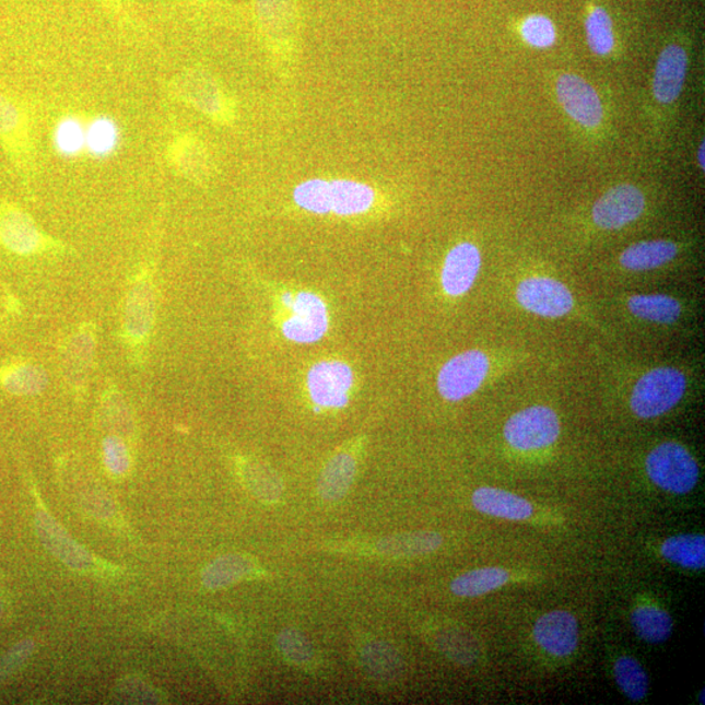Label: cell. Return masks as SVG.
<instances>
[{"mask_svg": "<svg viewBox=\"0 0 705 705\" xmlns=\"http://www.w3.org/2000/svg\"><path fill=\"white\" fill-rule=\"evenodd\" d=\"M646 468L650 481L671 494H689L700 482L701 470L694 456L677 442H665L654 448Z\"/></svg>", "mask_w": 705, "mask_h": 705, "instance_id": "cell-4", "label": "cell"}, {"mask_svg": "<svg viewBox=\"0 0 705 705\" xmlns=\"http://www.w3.org/2000/svg\"><path fill=\"white\" fill-rule=\"evenodd\" d=\"M627 307L636 318L657 325H673L682 315L681 302L667 294H636Z\"/></svg>", "mask_w": 705, "mask_h": 705, "instance_id": "cell-21", "label": "cell"}, {"mask_svg": "<svg viewBox=\"0 0 705 705\" xmlns=\"http://www.w3.org/2000/svg\"><path fill=\"white\" fill-rule=\"evenodd\" d=\"M252 563L246 556L224 555L204 569L203 584L210 589H221L238 583L251 573Z\"/></svg>", "mask_w": 705, "mask_h": 705, "instance_id": "cell-28", "label": "cell"}, {"mask_svg": "<svg viewBox=\"0 0 705 705\" xmlns=\"http://www.w3.org/2000/svg\"><path fill=\"white\" fill-rule=\"evenodd\" d=\"M154 320V293L148 281L133 285L125 308V328L133 340H144L150 334Z\"/></svg>", "mask_w": 705, "mask_h": 705, "instance_id": "cell-19", "label": "cell"}, {"mask_svg": "<svg viewBox=\"0 0 705 705\" xmlns=\"http://www.w3.org/2000/svg\"><path fill=\"white\" fill-rule=\"evenodd\" d=\"M32 642L20 643L17 647L10 650L2 661H0V678L10 674L20 663L24 662L32 654Z\"/></svg>", "mask_w": 705, "mask_h": 705, "instance_id": "cell-39", "label": "cell"}, {"mask_svg": "<svg viewBox=\"0 0 705 705\" xmlns=\"http://www.w3.org/2000/svg\"><path fill=\"white\" fill-rule=\"evenodd\" d=\"M586 31L590 50L597 56H608L614 49L613 22H611L609 13L601 7H595L589 12Z\"/></svg>", "mask_w": 705, "mask_h": 705, "instance_id": "cell-31", "label": "cell"}, {"mask_svg": "<svg viewBox=\"0 0 705 705\" xmlns=\"http://www.w3.org/2000/svg\"><path fill=\"white\" fill-rule=\"evenodd\" d=\"M561 434V422L554 409L534 406L522 409L503 428L508 445L519 451H537L554 445Z\"/></svg>", "mask_w": 705, "mask_h": 705, "instance_id": "cell-5", "label": "cell"}, {"mask_svg": "<svg viewBox=\"0 0 705 705\" xmlns=\"http://www.w3.org/2000/svg\"><path fill=\"white\" fill-rule=\"evenodd\" d=\"M294 200L302 210L308 212H332L331 183L321 179L307 180L295 188Z\"/></svg>", "mask_w": 705, "mask_h": 705, "instance_id": "cell-32", "label": "cell"}, {"mask_svg": "<svg viewBox=\"0 0 705 705\" xmlns=\"http://www.w3.org/2000/svg\"><path fill=\"white\" fill-rule=\"evenodd\" d=\"M508 580V571L501 567L477 568L456 577L451 590L459 597H480L505 586Z\"/></svg>", "mask_w": 705, "mask_h": 705, "instance_id": "cell-25", "label": "cell"}, {"mask_svg": "<svg viewBox=\"0 0 705 705\" xmlns=\"http://www.w3.org/2000/svg\"><path fill=\"white\" fill-rule=\"evenodd\" d=\"M700 703H701L702 705L705 703V702H704V690H702V691H701V695H700Z\"/></svg>", "mask_w": 705, "mask_h": 705, "instance_id": "cell-42", "label": "cell"}, {"mask_svg": "<svg viewBox=\"0 0 705 705\" xmlns=\"http://www.w3.org/2000/svg\"><path fill=\"white\" fill-rule=\"evenodd\" d=\"M332 212L339 216H353L371 210L375 192L371 186L340 179L331 183Z\"/></svg>", "mask_w": 705, "mask_h": 705, "instance_id": "cell-23", "label": "cell"}, {"mask_svg": "<svg viewBox=\"0 0 705 705\" xmlns=\"http://www.w3.org/2000/svg\"><path fill=\"white\" fill-rule=\"evenodd\" d=\"M0 383L10 393L31 396L44 391L49 385V375L42 367L19 364L4 368L0 373Z\"/></svg>", "mask_w": 705, "mask_h": 705, "instance_id": "cell-27", "label": "cell"}, {"mask_svg": "<svg viewBox=\"0 0 705 705\" xmlns=\"http://www.w3.org/2000/svg\"><path fill=\"white\" fill-rule=\"evenodd\" d=\"M35 114L22 99L0 92V146L25 180L37 171Z\"/></svg>", "mask_w": 705, "mask_h": 705, "instance_id": "cell-1", "label": "cell"}, {"mask_svg": "<svg viewBox=\"0 0 705 705\" xmlns=\"http://www.w3.org/2000/svg\"><path fill=\"white\" fill-rule=\"evenodd\" d=\"M556 97L564 111L586 129H596L603 119V106L592 85L574 73H564L556 82Z\"/></svg>", "mask_w": 705, "mask_h": 705, "instance_id": "cell-12", "label": "cell"}, {"mask_svg": "<svg viewBox=\"0 0 705 705\" xmlns=\"http://www.w3.org/2000/svg\"><path fill=\"white\" fill-rule=\"evenodd\" d=\"M521 36L528 45L537 49H549L556 42L554 23L543 15H532L524 20Z\"/></svg>", "mask_w": 705, "mask_h": 705, "instance_id": "cell-33", "label": "cell"}, {"mask_svg": "<svg viewBox=\"0 0 705 705\" xmlns=\"http://www.w3.org/2000/svg\"><path fill=\"white\" fill-rule=\"evenodd\" d=\"M36 526L39 539L60 562L73 569H86L92 566V555L73 541L49 514L39 512Z\"/></svg>", "mask_w": 705, "mask_h": 705, "instance_id": "cell-17", "label": "cell"}, {"mask_svg": "<svg viewBox=\"0 0 705 705\" xmlns=\"http://www.w3.org/2000/svg\"><path fill=\"white\" fill-rule=\"evenodd\" d=\"M167 165L180 177L203 183L211 173V154L207 145L190 132L176 133L166 145Z\"/></svg>", "mask_w": 705, "mask_h": 705, "instance_id": "cell-13", "label": "cell"}, {"mask_svg": "<svg viewBox=\"0 0 705 705\" xmlns=\"http://www.w3.org/2000/svg\"><path fill=\"white\" fill-rule=\"evenodd\" d=\"M54 140L59 152L71 156L86 146V129L77 118H67L57 127Z\"/></svg>", "mask_w": 705, "mask_h": 705, "instance_id": "cell-35", "label": "cell"}, {"mask_svg": "<svg viewBox=\"0 0 705 705\" xmlns=\"http://www.w3.org/2000/svg\"><path fill=\"white\" fill-rule=\"evenodd\" d=\"M93 348L94 340L91 332L79 333L71 340L67 352V367H69V374L77 380L89 371Z\"/></svg>", "mask_w": 705, "mask_h": 705, "instance_id": "cell-34", "label": "cell"}, {"mask_svg": "<svg viewBox=\"0 0 705 705\" xmlns=\"http://www.w3.org/2000/svg\"><path fill=\"white\" fill-rule=\"evenodd\" d=\"M166 91L173 99L192 107L213 122L226 125L234 118L233 101L210 72L184 70L171 80Z\"/></svg>", "mask_w": 705, "mask_h": 705, "instance_id": "cell-2", "label": "cell"}, {"mask_svg": "<svg viewBox=\"0 0 705 705\" xmlns=\"http://www.w3.org/2000/svg\"><path fill=\"white\" fill-rule=\"evenodd\" d=\"M646 210V197L634 185H620L596 201L592 208L594 223L603 231H618L634 223Z\"/></svg>", "mask_w": 705, "mask_h": 705, "instance_id": "cell-11", "label": "cell"}, {"mask_svg": "<svg viewBox=\"0 0 705 705\" xmlns=\"http://www.w3.org/2000/svg\"><path fill=\"white\" fill-rule=\"evenodd\" d=\"M472 503L477 512L500 519L521 521L533 515V506L527 500L496 487L477 489Z\"/></svg>", "mask_w": 705, "mask_h": 705, "instance_id": "cell-18", "label": "cell"}, {"mask_svg": "<svg viewBox=\"0 0 705 705\" xmlns=\"http://www.w3.org/2000/svg\"><path fill=\"white\" fill-rule=\"evenodd\" d=\"M618 686L630 701L641 702L648 695L649 681L646 670L634 657L623 656L614 663Z\"/></svg>", "mask_w": 705, "mask_h": 705, "instance_id": "cell-30", "label": "cell"}, {"mask_svg": "<svg viewBox=\"0 0 705 705\" xmlns=\"http://www.w3.org/2000/svg\"><path fill=\"white\" fill-rule=\"evenodd\" d=\"M678 246L671 240H643L630 246L620 258V263L628 271L642 272L656 270L673 260Z\"/></svg>", "mask_w": 705, "mask_h": 705, "instance_id": "cell-20", "label": "cell"}, {"mask_svg": "<svg viewBox=\"0 0 705 705\" xmlns=\"http://www.w3.org/2000/svg\"><path fill=\"white\" fill-rule=\"evenodd\" d=\"M97 2L104 7L106 11H109L111 15L124 19L126 13V0H97Z\"/></svg>", "mask_w": 705, "mask_h": 705, "instance_id": "cell-40", "label": "cell"}, {"mask_svg": "<svg viewBox=\"0 0 705 705\" xmlns=\"http://www.w3.org/2000/svg\"><path fill=\"white\" fill-rule=\"evenodd\" d=\"M482 258L477 246L462 242L447 254L442 270V286L451 297H460L472 289L481 271Z\"/></svg>", "mask_w": 705, "mask_h": 705, "instance_id": "cell-15", "label": "cell"}, {"mask_svg": "<svg viewBox=\"0 0 705 705\" xmlns=\"http://www.w3.org/2000/svg\"><path fill=\"white\" fill-rule=\"evenodd\" d=\"M117 143V131L109 120H93L86 127V146L94 154L109 153Z\"/></svg>", "mask_w": 705, "mask_h": 705, "instance_id": "cell-37", "label": "cell"}, {"mask_svg": "<svg viewBox=\"0 0 705 705\" xmlns=\"http://www.w3.org/2000/svg\"><path fill=\"white\" fill-rule=\"evenodd\" d=\"M355 475V460L352 455L339 454L329 460L319 481V494L328 502H338L351 489Z\"/></svg>", "mask_w": 705, "mask_h": 705, "instance_id": "cell-22", "label": "cell"}, {"mask_svg": "<svg viewBox=\"0 0 705 705\" xmlns=\"http://www.w3.org/2000/svg\"><path fill=\"white\" fill-rule=\"evenodd\" d=\"M516 299L529 313L541 318L556 319L573 312L574 297L561 281L550 278H528L516 289Z\"/></svg>", "mask_w": 705, "mask_h": 705, "instance_id": "cell-10", "label": "cell"}, {"mask_svg": "<svg viewBox=\"0 0 705 705\" xmlns=\"http://www.w3.org/2000/svg\"><path fill=\"white\" fill-rule=\"evenodd\" d=\"M688 379L675 367H656L642 376L631 393L630 407L636 418L650 420L668 413L686 392Z\"/></svg>", "mask_w": 705, "mask_h": 705, "instance_id": "cell-3", "label": "cell"}, {"mask_svg": "<svg viewBox=\"0 0 705 705\" xmlns=\"http://www.w3.org/2000/svg\"><path fill=\"white\" fill-rule=\"evenodd\" d=\"M282 304L291 310L281 331L297 344H314L325 338L329 327L328 308L319 295L312 292L282 294Z\"/></svg>", "mask_w": 705, "mask_h": 705, "instance_id": "cell-6", "label": "cell"}, {"mask_svg": "<svg viewBox=\"0 0 705 705\" xmlns=\"http://www.w3.org/2000/svg\"><path fill=\"white\" fill-rule=\"evenodd\" d=\"M689 57L680 45H669L657 59L654 77V96L663 105L673 104L680 97L686 80Z\"/></svg>", "mask_w": 705, "mask_h": 705, "instance_id": "cell-16", "label": "cell"}, {"mask_svg": "<svg viewBox=\"0 0 705 705\" xmlns=\"http://www.w3.org/2000/svg\"><path fill=\"white\" fill-rule=\"evenodd\" d=\"M631 624L636 636L650 644L667 642L673 633V620L668 611L658 607L636 608L631 615Z\"/></svg>", "mask_w": 705, "mask_h": 705, "instance_id": "cell-26", "label": "cell"}, {"mask_svg": "<svg viewBox=\"0 0 705 705\" xmlns=\"http://www.w3.org/2000/svg\"><path fill=\"white\" fill-rule=\"evenodd\" d=\"M281 653L294 663L305 665L313 660V647L306 637L294 630H285L279 636Z\"/></svg>", "mask_w": 705, "mask_h": 705, "instance_id": "cell-36", "label": "cell"}, {"mask_svg": "<svg viewBox=\"0 0 705 705\" xmlns=\"http://www.w3.org/2000/svg\"><path fill=\"white\" fill-rule=\"evenodd\" d=\"M665 560L677 566L700 571L705 567V537L703 534H678L669 537L661 547Z\"/></svg>", "mask_w": 705, "mask_h": 705, "instance_id": "cell-24", "label": "cell"}, {"mask_svg": "<svg viewBox=\"0 0 705 705\" xmlns=\"http://www.w3.org/2000/svg\"><path fill=\"white\" fill-rule=\"evenodd\" d=\"M104 460L113 474L122 475L130 468V456L125 443L117 436L104 440Z\"/></svg>", "mask_w": 705, "mask_h": 705, "instance_id": "cell-38", "label": "cell"}, {"mask_svg": "<svg viewBox=\"0 0 705 705\" xmlns=\"http://www.w3.org/2000/svg\"><path fill=\"white\" fill-rule=\"evenodd\" d=\"M490 372V360L481 351H468L447 361L438 374V391L447 401H461L479 391Z\"/></svg>", "mask_w": 705, "mask_h": 705, "instance_id": "cell-7", "label": "cell"}, {"mask_svg": "<svg viewBox=\"0 0 705 705\" xmlns=\"http://www.w3.org/2000/svg\"><path fill=\"white\" fill-rule=\"evenodd\" d=\"M353 385V371L341 361L319 362L307 374V388L315 412L346 407Z\"/></svg>", "mask_w": 705, "mask_h": 705, "instance_id": "cell-9", "label": "cell"}, {"mask_svg": "<svg viewBox=\"0 0 705 705\" xmlns=\"http://www.w3.org/2000/svg\"><path fill=\"white\" fill-rule=\"evenodd\" d=\"M704 150H705V144L702 143L700 146V152H697V163H700L702 171H704V152H705Z\"/></svg>", "mask_w": 705, "mask_h": 705, "instance_id": "cell-41", "label": "cell"}, {"mask_svg": "<svg viewBox=\"0 0 705 705\" xmlns=\"http://www.w3.org/2000/svg\"><path fill=\"white\" fill-rule=\"evenodd\" d=\"M439 534L430 532L395 534L378 542L379 553L389 556H411L434 552L440 547Z\"/></svg>", "mask_w": 705, "mask_h": 705, "instance_id": "cell-29", "label": "cell"}, {"mask_svg": "<svg viewBox=\"0 0 705 705\" xmlns=\"http://www.w3.org/2000/svg\"><path fill=\"white\" fill-rule=\"evenodd\" d=\"M0 245L7 250L28 257L50 250L57 242L46 235L28 212L16 204H0Z\"/></svg>", "mask_w": 705, "mask_h": 705, "instance_id": "cell-8", "label": "cell"}, {"mask_svg": "<svg viewBox=\"0 0 705 705\" xmlns=\"http://www.w3.org/2000/svg\"><path fill=\"white\" fill-rule=\"evenodd\" d=\"M533 636L536 643L548 654L567 657L575 653L579 644V623L568 611H550L534 623Z\"/></svg>", "mask_w": 705, "mask_h": 705, "instance_id": "cell-14", "label": "cell"}]
</instances>
